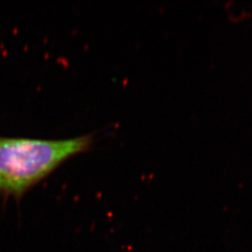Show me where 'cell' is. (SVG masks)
I'll use <instances>...</instances> for the list:
<instances>
[{
	"instance_id": "cell-1",
	"label": "cell",
	"mask_w": 252,
	"mask_h": 252,
	"mask_svg": "<svg viewBox=\"0 0 252 252\" xmlns=\"http://www.w3.org/2000/svg\"><path fill=\"white\" fill-rule=\"evenodd\" d=\"M94 135L63 139L0 135V197L19 200L70 158L90 151Z\"/></svg>"
}]
</instances>
